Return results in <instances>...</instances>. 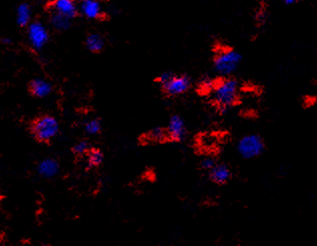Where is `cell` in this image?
I'll return each mask as SVG.
<instances>
[{"label": "cell", "mask_w": 317, "mask_h": 246, "mask_svg": "<svg viewBox=\"0 0 317 246\" xmlns=\"http://www.w3.org/2000/svg\"><path fill=\"white\" fill-rule=\"evenodd\" d=\"M239 85L234 79H225L215 85L212 93L215 103L222 110H226L232 106L238 99Z\"/></svg>", "instance_id": "6da1fadb"}, {"label": "cell", "mask_w": 317, "mask_h": 246, "mask_svg": "<svg viewBox=\"0 0 317 246\" xmlns=\"http://www.w3.org/2000/svg\"><path fill=\"white\" fill-rule=\"evenodd\" d=\"M241 55L233 50H222L214 59V67L221 75H229L240 65Z\"/></svg>", "instance_id": "7a4b0ae2"}, {"label": "cell", "mask_w": 317, "mask_h": 246, "mask_svg": "<svg viewBox=\"0 0 317 246\" xmlns=\"http://www.w3.org/2000/svg\"><path fill=\"white\" fill-rule=\"evenodd\" d=\"M264 142L258 135H247L238 142L237 150L241 157L245 159H253L260 156L264 151Z\"/></svg>", "instance_id": "3957f363"}, {"label": "cell", "mask_w": 317, "mask_h": 246, "mask_svg": "<svg viewBox=\"0 0 317 246\" xmlns=\"http://www.w3.org/2000/svg\"><path fill=\"white\" fill-rule=\"evenodd\" d=\"M34 134L39 141L47 142L57 135L59 125L57 121L52 116H43L39 118L33 127Z\"/></svg>", "instance_id": "277c9868"}, {"label": "cell", "mask_w": 317, "mask_h": 246, "mask_svg": "<svg viewBox=\"0 0 317 246\" xmlns=\"http://www.w3.org/2000/svg\"><path fill=\"white\" fill-rule=\"evenodd\" d=\"M27 35L31 47L35 50H41L50 38L49 32H47L46 27L38 21L29 24Z\"/></svg>", "instance_id": "5b68a950"}, {"label": "cell", "mask_w": 317, "mask_h": 246, "mask_svg": "<svg viewBox=\"0 0 317 246\" xmlns=\"http://www.w3.org/2000/svg\"><path fill=\"white\" fill-rule=\"evenodd\" d=\"M190 87H191V80L189 76L173 74L163 88L169 96H179L188 91Z\"/></svg>", "instance_id": "8992f818"}, {"label": "cell", "mask_w": 317, "mask_h": 246, "mask_svg": "<svg viewBox=\"0 0 317 246\" xmlns=\"http://www.w3.org/2000/svg\"><path fill=\"white\" fill-rule=\"evenodd\" d=\"M168 137H170L174 141H182L186 137V125L185 121L182 117L175 115L173 116L168 125Z\"/></svg>", "instance_id": "52a82bcc"}, {"label": "cell", "mask_w": 317, "mask_h": 246, "mask_svg": "<svg viewBox=\"0 0 317 246\" xmlns=\"http://www.w3.org/2000/svg\"><path fill=\"white\" fill-rule=\"evenodd\" d=\"M81 11L88 19H98L103 13L102 5L98 0H84L81 4Z\"/></svg>", "instance_id": "ba28073f"}, {"label": "cell", "mask_w": 317, "mask_h": 246, "mask_svg": "<svg viewBox=\"0 0 317 246\" xmlns=\"http://www.w3.org/2000/svg\"><path fill=\"white\" fill-rule=\"evenodd\" d=\"M53 9L69 18H73L77 12L75 0H54Z\"/></svg>", "instance_id": "9c48e42d"}, {"label": "cell", "mask_w": 317, "mask_h": 246, "mask_svg": "<svg viewBox=\"0 0 317 246\" xmlns=\"http://www.w3.org/2000/svg\"><path fill=\"white\" fill-rule=\"evenodd\" d=\"M210 178L217 184H225L231 178V171L227 165L216 164L209 171Z\"/></svg>", "instance_id": "30bf717a"}, {"label": "cell", "mask_w": 317, "mask_h": 246, "mask_svg": "<svg viewBox=\"0 0 317 246\" xmlns=\"http://www.w3.org/2000/svg\"><path fill=\"white\" fill-rule=\"evenodd\" d=\"M30 89H31V93H33L35 97L45 98L52 93L53 87L49 82L38 79L33 81V83L30 84Z\"/></svg>", "instance_id": "8fae6325"}, {"label": "cell", "mask_w": 317, "mask_h": 246, "mask_svg": "<svg viewBox=\"0 0 317 246\" xmlns=\"http://www.w3.org/2000/svg\"><path fill=\"white\" fill-rule=\"evenodd\" d=\"M59 166L53 159H46L40 162L38 166V172L42 177L52 178L54 177L58 172Z\"/></svg>", "instance_id": "7c38bea8"}, {"label": "cell", "mask_w": 317, "mask_h": 246, "mask_svg": "<svg viewBox=\"0 0 317 246\" xmlns=\"http://www.w3.org/2000/svg\"><path fill=\"white\" fill-rule=\"evenodd\" d=\"M87 49L91 53H99L105 47V40L99 34H91L86 40Z\"/></svg>", "instance_id": "4fadbf2b"}, {"label": "cell", "mask_w": 317, "mask_h": 246, "mask_svg": "<svg viewBox=\"0 0 317 246\" xmlns=\"http://www.w3.org/2000/svg\"><path fill=\"white\" fill-rule=\"evenodd\" d=\"M31 19V8L27 3H21L17 9V21L20 26H26Z\"/></svg>", "instance_id": "5bb4252c"}, {"label": "cell", "mask_w": 317, "mask_h": 246, "mask_svg": "<svg viewBox=\"0 0 317 246\" xmlns=\"http://www.w3.org/2000/svg\"><path fill=\"white\" fill-rule=\"evenodd\" d=\"M52 24L57 30H66L70 26V18L54 11L52 15Z\"/></svg>", "instance_id": "9a60e30c"}, {"label": "cell", "mask_w": 317, "mask_h": 246, "mask_svg": "<svg viewBox=\"0 0 317 246\" xmlns=\"http://www.w3.org/2000/svg\"><path fill=\"white\" fill-rule=\"evenodd\" d=\"M167 137H168L167 131H165L164 129H161V128L153 129L148 134V139L152 142H162L166 139Z\"/></svg>", "instance_id": "2e32d148"}, {"label": "cell", "mask_w": 317, "mask_h": 246, "mask_svg": "<svg viewBox=\"0 0 317 246\" xmlns=\"http://www.w3.org/2000/svg\"><path fill=\"white\" fill-rule=\"evenodd\" d=\"M104 161V154L100 150H91L88 154V163L90 166H100Z\"/></svg>", "instance_id": "e0dca14e"}, {"label": "cell", "mask_w": 317, "mask_h": 246, "mask_svg": "<svg viewBox=\"0 0 317 246\" xmlns=\"http://www.w3.org/2000/svg\"><path fill=\"white\" fill-rule=\"evenodd\" d=\"M102 130L101 121L98 119H92L86 124V131L89 135H97Z\"/></svg>", "instance_id": "ac0fdd59"}, {"label": "cell", "mask_w": 317, "mask_h": 246, "mask_svg": "<svg viewBox=\"0 0 317 246\" xmlns=\"http://www.w3.org/2000/svg\"><path fill=\"white\" fill-rule=\"evenodd\" d=\"M89 147H88V142L86 141H82V142H79L77 143L74 148H73V152L75 154H77V155H84V154L88 153Z\"/></svg>", "instance_id": "d6986e66"}, {"label": "cell", "mask_w": 317, "mask_h": 246, "mask_svg": "<svg viewBox=\"0 0 317 246\" xmlns=\"http://www.w3.org/2000/svg\"><path fill=\"white\" fill-rule=\"evenodd\" d=\"M201 165H202V168L204 169V170L210 171L211 169H213V167L216 165V163L212 158H206L202 161Z\"/></svg>", "instance_id": "ffe728a7"}, {"label": "cell", "mask_w": 317, "mask_h": 246, "mask_svg": "<svg viewBox=\"0 0 317 246\" xmlns=\"http://www.w3.org/2000/svg\"><path fill=\"white\" fill-rule=\"evenodd\" d=\"M172 75L173 74L170 73V72H163L160 76H158V83H160V85L162 87H164L169 82V80L172 78Z\"/></svg>", "instance_id": "44dd1931"}, {"label": "cell", "mask_w": 317, "mask_h": 246, "mask_svg": "<svg viewBox=\"0 0 317 246\" xmlns=\"http://www.w3.org/2000/svg\"><path fill=\"white\" fill-rule=\"evenodd\" d=\"M296 1V0H284V2L286 3V4H292Z\"/></svg>", "instance_id": "7402d4cb"}, {"label": "cell", "mask_w": 317, "mask_h": 246, "mask_svg": "<svg viewBox=\"0 0 317 246\" xmlns=\"http://www.w3.org/2000/svg\"><path fill=\"white\" fill-rule=\"evenodd\" d=\"M2 42L5 43V44H10V43H11V40L8 39V38H3V39H2Z\"/></svg>", "instance_id": "603a6c76"}, {"label": "cell", "mask_w": 317, "mask_h": 246, "mask_svg": "<svg viewBox=\"0 0 317 246\" xmlns=\"http://www.w3.org/2000/svg\"><path fill=\"white\" fill-rule=\"evenodd\" d=\"M78 1H81V2H82V1H84V0H78Z\"/></svg>", "instance_id": "cb8c5ba5"}]
</instances>
